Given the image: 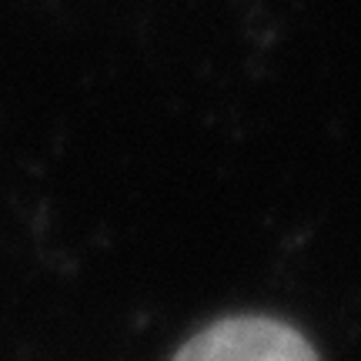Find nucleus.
<instances>
[{"mask_svg":"<svg viewBox=\"0 0 361 361\" xmlns=\"http://www.w3.org/2000/svg\"><path fill=\"white\" fill-rule=\"evenodd\" d=\"M174 361H318V355L291 324L241 314L197 331L174 355Z\"/></svg>","mask_w":361,"mask_h":361,"instance_id":"1","label":"nucleus"}]
</instances>
